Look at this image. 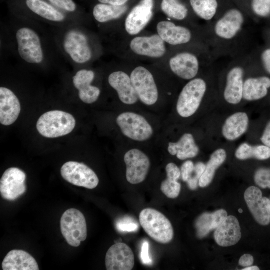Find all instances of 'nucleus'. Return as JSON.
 I'll list each match as a JSON object with an SVG mask.
<instances>
[{
  "label": "nucleus",
  "instance_id": "obj_22",
  "mask_svg": "<svg viewBox=\"0 0 270 270\" xmlns=\"http://www.w3.org/2000/svg\"><path fill=\"white\" fill-rule=\"evenodd\" d=\"M240 223L233 216H228L216 229L214 238L220 246L228 247L236 244L241 239Z\"/></svg>",
  "mask_w": 270,
  "mask_h": 270
},
{
  "label": "nucleus",
  "instance_id": "obj_34",
  "mask_svg": "<svg viewBox=\"0 0 270 270\" xmlns=\"http://www.w3.org/2000/svg\"><path fill=\"white\" fill-rule=\"evenodd\" d=\"M161 8L168 16L178 20H184L188 14L187 8L179 0H162Z\"/></svg>",
  "mask_w": 270,
  "mask_h": 270
},
{
  "label": "nucleus",
  "instance_id": "obj_27",
  "mask_svg": "<svg viewBox=\"0 0 270 270\" xmlns=\"http://www.w3.org/2000/svg\"><path fill=\"white\" fill-rule=\"evenodd\" d=\"M227 216V212L224 210H220L212 214H202L195 222L198 238H202L206 236L210 231L216 230Z\"/></svg>",
  "mask_w": 270,
  "mask_h": 270
},
{
  "label": "nucleus",
  "instance_id": "obj_1",
  "mask_svg": "<svg viewBox=\"0 0 270 270\" xmlns=\"http://www.w3.org/2000/svg\"><path fill=\"white\" fill-rule=\"evenodd\" d=\"M2 28L0 44L19 63L38 68L58 63L60 54L50 30L44 24L10 14Z\"/></svg>",
  "mask_w": 270,
  "mask_h": 270
},
{
  "label": "nucleus",
  "instance_id": "obj_4",
  "mask_svg": "<svg viewBox=\"0 0 270 270\" xmlns=\"http://www.w3.org/2000/svg\"><path fill=\"white\" fill-rule=\"evenodd\" d=\"M76 120L70 114L61 110H52L42 115L36 128L42 136L56 138L70 133L76 126Z\"/></svg>",
  "mask_w": 270,
  "mask_h": 270
},
{
  "label": "nucleus",
  "instance_id": "obj_14",
  "mask_svg": "<svg viewBox=\"0 0 270 270\" xmlns=\"http://www.w3.org/2000/svg\"><path fill=\"white\" fill-rule=\"evenodd\" d=\"M244 197L256 222L262 226L268 225L270 222V200L262 197L260 189L254 186L246 189Z\"/></svg>",
  "mask_w": 270,
  "mask_h": 270
},
{
  "label": "nucleus",
  "instance_id": "obj_45",
  "mask_svg": "<svg viewBox=\"0 0 270 270\" xmlns=\"http://www.w3.org/2000/svg\"><path fill=\"white\" fill-rule=\"evenodd\" d=\"M254 262L253 256L249 254H245L239 260V264L243 267L251 266Z\"/></svg>",
  "mask_w": 270,
  "mask_h": 270
},
{
  "label": "nucleus",
  "instance_id": "obj_11",
  "mask_svg": "<svg viewBox=\"0 0 270 270\" xmlns=\"http://www.w3.org/2000/svg\"><path fill=\"white\" fill-rule=\"evenodd\" d=\"M95 78L94 71L86 67L76 68L72 77V86L77 90L78 98L86 104L94 103L100 94V89L92 84Z\"/></svg>",
  "mask_w": 270,
  "mask_h": 270
},
{
  "label": "nucleus",
  "instance_id": "obj_16",
  "mask_svg": "<svg viewBox=\"0 0 270 270\" xmlns=\"http://www.w3.org/2000/svg\"><path fill=\"white\" fill-rule=\"evenodd\" d=\"M105 263L108 270H131L134 265V252L126 244L116 243L108 250Z\"/></svg>",
  "mask_w": 270,
  "mask_h": 270
},
{
  "label": "nucleus",
  "instance_id": "obj_35",
  "mask_svg": "<svg viewBox=\"0 0 270 270\" xmlns=\"http://www.w3.org/2000/svg\"><path fill=\"white\" fill-rule=\"evenodd\" d=\"M160 190L168 198H176L180 194L181 185L178 180L167 178L162 182Z\"/></svg>",
  "mask_w": 270,
  "mask_h": 270
},
{
  "label": "nucleus",
  "instance_id": "obj_47",
  "mask_svg": "<svg viewBox=\"0 0 270 270\" xmlns=\"http://www.w3.org/2000/svg\"><path fill=\"white\" fill-rule=\"evenodd\" d=\"M99 3L109 4L114 6H122L125 4L128 0H97Z\"/></svg>",
  "mask_w": 270,
  "mask_h": 270
},
{
  "label": "nucleus",
  "instance_id": "obj_31",
  "mask_svg": "<svg viewBox=\"0 0 270 270\" xmlns=\"http://www.w3.org/2000/svg\"><path fill=\"white\" fill-rule=\"evenodd\" d=\"M226 152L222 148L214 151L211 155L210 159L206 165L205 170L200 179L198 185L201 188H205L212 181L216 170L225 162Z\"/></svg>",
  "mask_w": 270,
  "mask_h": 270
},
{
  "label": "nucleus",
  "instance_id": "obj_15",
  "mask_svg": "<svg viewBox=\"0 0 270 270\" xmlns=\"http://www.w3.org/2000/svg\"><path fill=\"white\" fill-rule=\"evenodd\" d=\"M154 0H142L131 10L125 22V28L130 35L139 34L153 16Z\"/></svg>",
  "mask_w": 270,
  "mask_h": 270
},
{
  "label": "nucleus",
  "instance_id": "obj_18",
  "mask_svg": "<svg viewBox=\"0 0 270 270\" xmlns=\"http://www.w3.org/2000/svg\"><path fill=\"white\" fill-rule=\"evenodd\" d=\"M130 48L138 55L153 58H161L166 52L164 42L158 34L135 38L130 43Z\"/></svg>",
  "mask_w": 270,
  "mask_h": 270
},
{
  "label": "nucleus",
  "instance_id": "obj_20",
  "mask_svg": "<svg viewBox=\"0 0 270 270\" xmlns=\"http://www.w3.org/2000/svg\"><path fill=\"white\" fill-rule=\"evenodd\" d=\"M110 86L118 93L120 101L128 105L136 104L138 96L134 87L130 77L122 71H116L108 77Z\"/></svg>",
  "mask_w": 270,
  "mask_h": 270
},
{
  "label": "nucleus",
  "instance_id": "obj_2",
  "mask_svg": "<svg viewBox=\"0 0 270 270\" xmlns=\"http://www.w3.org/2000/svg\"><path fill=\"white\" fill-rule=\"evenodd\" d=\"M84 26L73 22L50 28L60 56L75 68L86 67L99 52L95 38Z\"/></svg>",
  "mask_w": 270,
  "mask_h": 270
},
{
  "label": "nucleus",
  "instance_id": "obj_41",
  "mask_svg": "<svg viewBox=\"0 0 270 270\" xmlns=\"http://www.w3.org/2000/svg\"><path fill=\"white\" fill-rule=\"evenodd\" d=\"M117 228L120 232H134L138 230V226L137 224L130 222V220H126L118 222Z\"/></svg>",
  "mask_w": 270,
  "mask_h": 270
},
{
  "label": "nucleus",
  "instance_id": "obj_28",
  "mask_svg": "<svg viewBox=\"0 0 270 270\" xmlns=\"http://www.w3.org/2000/svg\"><path fill=\"white\" fill-rule=\"evenodd\" d=\"M168 150L171 155H176L180 160L194 158L199 152V148L190 134H184L176 142H170Z\"/></svg>",
  "mask_w": 270,
  "mask_h": 270
},
{
  "label": "nucleus",
  "instance_id": "obj_38",
  "mask_svg": "<svg viewBox=\"0 0 270 270\" xmlns=\"http://www.w3.org/2000/svg\"><path fill=\"white\" fill-rule=\"evenodd\" d=\"M252 8L257 16L266 17L270 14V0H252Z\"/></svg>",
  "mask_w": 270,
  "mask_h": 270
},
{
  "label": "nucleus",
  "instance_id": "obj_48",
  "mask_svg": "<svg viewBox=\"0 0 270 270\" xmlns=\"http://www.w3.org/2000/svg\"><path fill=\"white\" fill-rule=\"evenodd\" d=\"M244 270H259L260 268L256 266H250L248 267H246L244 268H243Z\"/></svg>",
  "mask_w": 270,
  "mask_h": 270
},
{
  "label": "nucleus",
  "instance_id": "obj_3",
  "mask_svg": "<svg viewBox=\"0 0 270 270\" xmlns=\"http://www.w3.org/2000/svg\"><path fill=\"white\" fill-rule=\"evenodd\" d=\"M8 4L10 14L50 27L76 22L46 0H8Z\"/></svg>",
  "mask_w": 270,
  "mask_h": 270
},
{
  "label": "nucleus",
  "instance_id": "obj_39",
  "mask_svg": "<svg viewBox=\"0 0 270 270\" xmlns=\"http://www.w3.org/2000/svg\"><path fill=\"white\" fill-rule=\"evenodd\" d=\"M256 184L262 188H270V168H260L255 172Z\"/></svg>",
  "mask_w": 270,
  "mask_h": 270
},
{
  "label": "nucleus",
  "instance_id": "obj_37",
  "mask_svg": "<svg viewBox=\"0 0 270 270\" xmlns=\"http://www.w3.org/2000/svg\"><path fill=\"white\" fill-rule=\"evenodd\" d=\"M256 148L247 143L241 144L235 152L236 157L240 160H246L250 158H256Z\"/></svg>",
  "mask_w": 270,
  "mask_h": 270
},
{
  "label": "nucleus",
  "instance_id": "obj_43",
  "mask_svg": "<svg viewBox=\"0 0 270 270\" xmlns=\"http://www.w3.org/2000/svg\"><path fill=\"white\" fill-rule=\"evenodd\" d=\"M148 249V243L147 241L144 240L142 244L141 252L142 260L144 264H150L152 263V260L149 256Z\"/></svg>",
  "mask_w": 270,
  "mask_h": 270
},
{
  "label": "nucleus",
  "instance_id": "obj_42",
  "mask_svg": "<svg viewBox=\"0 0 270 270\" xmlns=\"http://www.w3.org/2000/svg\"><path fill=\"white\" fill-rule=\"evenodd\" d=\"M167 178L178 180L181 176V172L178 166L174 163L167 164L166 168Z\"/></svg>",
  "mask_w": 270,
  "mask_h": 270
},
{
  "label": "nucleus",
  "instance_id": "obj_5",
  "mask_svg": "<svg viewBox=\"0 0 270 270\" xmlns=\"http://www.w3.org/2000/svg\"><path fill=\"white\" fill-rule=\"evenodd\" d=\"M139 218L146 232L156 242L166 244L172 240L174 232L172 224L160 212L153 208H145L140 212Z\"/></svg>",
  "mask_w": 270,
  "mask_h": 270
},
{
  "label": "nucleus",
  "instance_id": "obj_26",
  "mask_svg": "<svg viewBox=\"0 0 270 270\" xmlns=\"http://www.w3.org/2000/svg\"><path fill=\"white\" fill-rule=\"evenodd\" d=\"M248 124V117L246 113H235L225 121L222 128V135L228 140H236L246 132Z\"/></svg>",
  "mask_w": 270,
  "mask_h": 270
},
{
  "label": "nucleus",
  "instance_id": "obj_9",
  "mask_svg": "<svg viewBox=\"0 0 270 270\" xmlns=\"http://www.w3.org/2000/svg\"><path fill=\"white\" fill-rule=\"evenodd\" d=\"M132 82L138 99L147 106L155 104L158 100V90L150 72L143 66H138L130 74Z\"/></svg>",
  "mask_w": 270,
  "mask_h": 270
},
{
  "label": "nucleus",
  "instance_id": "obj_8",
  "mask_svg": "<svg viewBox=\"0 0 270 270\" xmlns=\"http://www.w3.org/2000/svg\"><path fill=\"white\" fill-rule=\"evenodd\" d=\"M116 123L122 134L134 140L146 141L153 134V129L146 118L134 112L121 114L116 118Z\"/></svg>",
  "mask_w": 270,
  "mask_h": 270
},
{
  "label": "nucleus",
  "instance_id": "obj_17",
  "mask_svg": "<svg viewBox=\"0 0 270 270\" xmlns=\"http://www.w3.org/2000/svg\"><path fill=\"white\" fill-rule=\"evenodd\" d=\"M244 22V16L240 10L236 8L230 9L216 24L215 33L222 39L232 40L240 31Z\"/></svg>",
  "mask_w": 270,
  "mask_h": 270
},
{
  "label": "nucleus",
  "instance_id": "obj_7",
  "mask_svg": "<svg viewBox=\"0 0 270 270\" xmlns=\"http://www.w3.org/2000/svg\"><path fill=\"white\" fill-rule=\"evenodd\" d=\"M62 233L71 246L78 247L87 238V227L84 214L76 208H70L62 214L60 220Z\"/></svg>",
  "mask_w": 270,
  "mask_h": 270
},
{
  "label": "nucleus",
  "instance_id": "obj_44",
  "mask_svg": "<svg viewBox=\"0 0 270 270\" xmlns=\"http://www.w3.org/2000/svg\"><path fill=\"white\" fill-rule=\"evenodd\" d=\"M261 57L264 68L270 74V48L264 50Z\"/></svg>",
  "mask_w": 270,
  "mask_h": 270
},
{
  "label": "nucleus",
  "instance_id": "obj_24",
  "mask_svg": "<svg viewBox=\"0 0 270 270\" xmlns=\"http://www.w3.org/2000/svg\"><path fill=\"white\" fill-rule=\"evenodd\" d=\"M244 74L242 67L235 66L227 75L224 96L226 102L230 104H237L243 98Z\"/></svg>",
  "mask_w": 270,
  "mask_h": 270
},
{
  "label": "nucleus",
  "instance_id": "obj_30",
  "mask_svg": "<svg viewBox=\"0 0 270 270\" xmlns=\"http://www.w3.org/2000/svg\"><path fill=\"white\" fill-rule=\"evenodd\" d=\"M127 6L98 3L93 8L92 14L95 21L104 24L120 18L127 10Z\"/></svg>",
  "mask_w": 270,
  "mask_h": 270
},
{
  "label": "nucleus",
  "instance_id": "obj_49",
  "mask_svg": "<svg viewBox=\"0 0 270 270\" xmlns=\"http://www.w3.org/2000/svg\"><path fill=\"white\" fill-rule=\"evenodd\" d=\"M238 212L240 214H242L243 212V210L242 208H240L238 210Z\"/></svg>",
  "mask_w": 270,
  "mask_h": 270
},
{
  "label": "nucleus",
  "instance_id": "obj_12",
  "mask_svg": "<svg viewBox=\"0 0 270 270\" xmlns=\"http://www.w3.org/2000/svg\"><path fill=\"white\" fill-rule=\"evenodd\" d=\"M126 164V178L128 182L136 184L143 182L148 174L150 163L148 156L141 150L134 148L124 156Z\"/></svg>",
  "mask_w": 270,
  "mask_h": 270
},
{
  "label": "nucleus",
  "instance_id": "obj_29",
  "mask_svg": "<svg viewBox=\"0 0 270 270\" xmlns=\"http://www.w3.org/2000/svg\"><path fill=\"white\" fill-rule=\"evenodd\" d=\"M270 88V78L267 76L251 78L244 84L243 98L248 101H254L265 97Z\"/></svg>",
  "mask_w": 270,
  "mask_h": 270
},
{
  "label": "nucleus",
  "instance_id": "obj_10",
  "mask_svg": "<svg viewBox=\"0 0 270 270\" xmlns=\"http://www.w3.org/2000/svg\"><path fill=\"white\" fill-rule=\"evenodd\" d=\"M60 172L64 180L78 186L94 189L99 183L96 174L84 164L68 162L62 166Z\"/></svg>",
  "mask_w": 270,
  "mask_h": 270
},
{
  "label": "nucleus",
  "instance_id": "obj_19",
  "mask_svg": "<svg viewBox=\"0 0 270 270\" xmlns=\"http://www.w3.org/2000/svg\"><path fill=\"white\" fill-rule=\"evenodd\" d=\"M20 100L10 88H0V122L4 126H10L18 119L20 112Z\"/></svg>",
  "mask_w": 270,
  "mask_h": 270
},
{
  "label": "nucleus",
  "instance_id": "obj_46",
  "mask_svg": "<svg viewBox=\"0 0 270 270\" xmlns=\"http://www.w3.org/2000/svg\"><path fill=\"white\" fill-rule=\"evenodd\" d=\"M260 140L264 145L270 148V122L267 124Z\"/></svg>",
  "mask_w": 270,
  "mask_h": 270
},
{
  "label": "nucleus",
  "instance_id": "obj_33",
  "mask_svg": "<svg viewBox=\"0 0 270 270\" xmlns=\"http://www.w3.org/2000/svg\"><path fill=\"white\" fill-rule=\"evenodd\" d=\"M190 3L194 12L206 20L213 18L218 8L216 0H190Z\"/></svg>",
  "mask_w": 270,
  "mask_h": 270
},
{
  "label": "nucleus",
  "instance_id": "obj_32",
  "mask_svg": "<svg viewBox=\"0 0 270 270\" xmlns=\"http://www.w3.org/2000/svg\"><path fill=\"white\" fill-rule=\"evenodd\" d=\"M74 21L84 24L86 17L74 0H46Z\"/></svg>",
  "mask_w": 270,
  "mask_h": 270
},
{
  "label": "nucleus",
  "instance_id": "obj_13",
  "mask_svg": "<svg viewBox=\"0 0 270 270\" xmlns=\"http://www.w3.org/2000/svg\"><path fill=\"white\" fill-rule=\"evenodd\" d=\"M26 174L20 169L11 168L4 173L0 181L2 196L8 200H14L26 191Z\"/></svg>",
  "mask_w": 270,
  "mask_h": 270
},
{
  "label": "nucleus",
  "instance_id": "obj_25",
  "mask_svg": "<svg viewBox=\"0 0 270 270\" xmlns=\"http://www.w3.org/2000/svg\"><path fill=\"white\" fill-rule=\"evenodd\" d=\"M2 268L4 270H38L35 259L22 250H12L4 258Z\"/></svg>",
  "mask_w": 270,
  "mask_h": 270
},
{
  "label": "nucleus",
  "instance_id": "obj_36",
  "mask_svg": "<svg viewBox=\"0 0 270 270\" xmlns=\"http://www.w3.org/2000/svg\"><path fill=\"white\" fill-rule=\"evenodd\" d=\"M206 165L203 162H198L194 166V168L192 174L187 180L188 188L192 190H195L198 188L199 180L204 174Z\"/></svg>",
  "mask_w": 270,
  "mask_h": 270
},
{
  "label": "nucleus",
  "instance_id": "obj_21",
  "mask_svg": "<svg viewBox=\"0 0 270 270\" xmlns=\"http://www.w3.org/2000/svg\"><path fill=\"white\" fill-rule=\"evenodd\" d=\"M169 64L172 71L184 80L193 79L198 72L199 61L195 55L190 52L176 54L170 60Z\"/></svg>",
  "mask_w": 270,
  "mask_h": 270
},
{
  "label": "nucleus",
  "instance_id": "obj_6",
  "mask_svg": "<svg viewBox=\"0 0 270 270\" xmlns=\"http://www.w3.org/2000/svg\"><path fill=\"white\" fill-rule=\"evenodd\" d=\"M206 82L200 78L192 80L184 87L176 104V110L180 116L187 118L196 112L206 94Z\"/></svg>",
  "mask_w": 270,
  "mask_h": 270
},
{
  "label": "nucleus",
  "instance_id": "obj_40",
  "mask_svg": "<svg viewBox=\"0 0 270 270\" xmlns=\"http://www.w3.org/2000/svg\"><path fill=\"white\" fill-rule=\"evenodd\" d=\"M194 168V165L191 160L184 162L181 166V176L183 181L187 182Z\"/></svg>",
  "mask_w": 270,
  "mask_h": 270
},
{
  "label": "nucleus",
  "instance_id": "obj_23",
  "mask_svg": "<svg viewBox=\"0 0 270 270\" xmlns=\"http://www.w3.org/2000/svg\"><path fill=\"white\" fill-rule=\"evenodd\" d=\"M156 30L158 34L164 42L172 46L186 44L192 38V33L188 28L176 26L168 21L158 23Z\"/></svg>",
  "mask_w": 270,
  "mask_h": 270
}]
</instances>
